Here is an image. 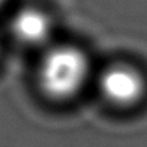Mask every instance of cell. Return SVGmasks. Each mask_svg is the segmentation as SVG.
<instances>
[{
    "label": "cell",
    "instance_id": "1",
    "mask_svg": "<svg viewBox=\"0 0 147 147\" xmlns=\"http://www.w3.org/2000/svg\"><path fill=\"white\" fill-rule=\"evenodd\" d=\"M91 74L87 53L74 45L49 48L38 68L39 88L53 101H66L77 97L85 87Z\"/></svg>",
    "mask_w": 147,
    "mask_h": 147
},
{
    "label": "cell",
    "instance_id": "2",
    "mask_svg": "<svg viewBox=\"0 0 147 147\" xmlns=\"http://www.w3.org/2000/svg\"><path fill=\"white\" fill-rule=\"evenodd\" d=\"M98 88L110 104L133 107L146 94V80L137 68L128 63H114L101 72Z\"/></svg>",
    "mask_w": 147,
    "mask_h": 147
},
{
    "label": "cell",
    "instance_id": "3",
    "mask_svg": "<svg viewBox=\"0 0 147 147\" xmlns=\"http://www.w3.org/2000/svg\"><path fill=\"white\" fill-rule=\"evenodd\" d=\"M52 29L53 25L49 15L32 6L18 10L10 20L13 36L28 46H40L46 43L52 35Z\"/></svg>",
    "mask_w": 147,
    "mask_h": 147
},
{
    "label": "cell",
    "instance_id": "4",
    "mask_svg": "<svg viewBox=\"0 0 147 147\" xmlns=\"http://www.w3.org/2000/svg\"><path fill=\"white\" fill-rule=\"evenodd\" d=\"M5 2H6V0H0V7H2V6L5 5Z\"/></svg>",
    "mask_w": 147,
    "mask_h": 147
}]
</instances>
